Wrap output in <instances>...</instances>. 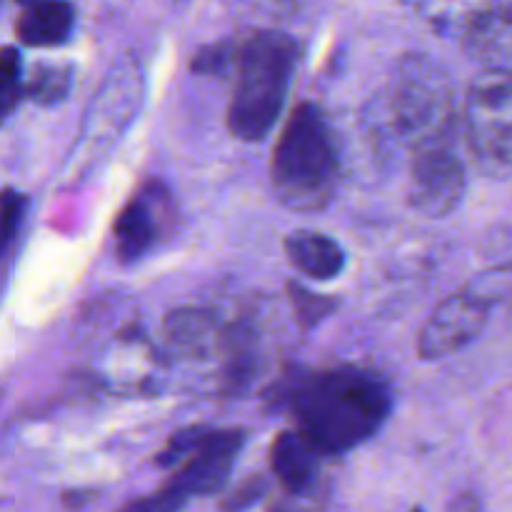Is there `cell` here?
<instances>
[{
    "label": "cell",
    "mask_w": 512,
    "mask_h": 512,
    "mask_svg": "<svg viewBox=\"0 0 512 512\" xmlns=\"http://www.w3.org/2000/svg\"><path fill=\"white\" fill-rule=\"evenodd\" d=\"M490 305L470 293L468 288L448 295L435 305L418 335V355L428 363L443 360L458 350L468 348L485 330L490 318Z\"/></svg>",
    "instance_id": "8"
},
{
    "label": "cell",
    "mask_w": 512,
    "mask_h": 512,
    "mask_svg": "<svg viewBox=\"0 0 512 512\" xmlns=\"http://www.w3.org/2000/svg\"><path fill=\"white\" fill-rule=\"evenodd\" d=\"M265 490H268V485H265L263 475H253V478H248L245 483H240L238 488L220 503L218 512H245L263 498Z\"/></svg>",
    "instance_id": "22"
},
{
    "label": "cell",
    "mask_w": 512,
    "mask_h": 512,
    "mask_svg": "<svg viewBox=\"0 0 512 512\" xmlns=\"http://www.w3.org/2000/svg\"><path fill=\"white\" fill-rule=\"evenodd\" d=\"M478 508H480L478 498H475L473 493H463V495H458V498H455V503H453V508H450V512H478Z\"/></svg>",
    "instance_id": "25"
},
{
    "label": "cell",
    "mask_w": 512,
    "mask_h": 512,
    "mask_svg": "<svg viewBox=\"0 0 512 512\" xmlns=\"http://www.w3.org/2000/svg\"><path fill=\"white\" fill-rule=\"evenodd\" d=\"M465 288L473 295H478L480 300H485L490 308L503 303V300H508L512 295V263H503L495 265V268L483 270V273L475 275Z\"/></svg>",
    "instance_id": "19"
},
{
    "label": "cell",
    "mask_w": 512,
    "mask_h": 512,
    "mask_svg": "<svg viewBox=\"0 0 512 512\" xmlns=\"http://www.w3.org/2000/svg\"><path fill=\"white\" fill-rule=\"evenodd\" d=\"M235 48H238V43H230V40L205 45L190 60V70L200 75H223L235 63Z\"/></svg>",
    "instance_id": "21"
},
{
    "label": "cell",
    "mask_w": 512,
    "mask_h": 512,
    "mask_svg": "<svg viewBox=\"0 0 512 512\" xmlns=\"http://www.w3.org/2000/svg\"><path fill=\"white\" fill-rule=\"evenodd\" d=\"M245 428H185L168 440L158 455L160 468L173 470L190 495H215L228 485L238 453L243 450Z\"/></svg>",
    "instance_id": "6"
},
{
    "label": "cell",
    "mask_w": 512,
    "mask_h": 512,
    "mask_svg": "<svg viewBox=\"0 0 512 512\" xmlns=\"http://www.w3.org/2000/svg\"><path fill=\"white\" fill-rule=\"evenodd\" d=\"M388 110L398 138L410 153L425 145L455 143L460 113L448 70L430 55L408 53L395 65Z\"/></svg>",
    "instance_id": "4"
},
{
    "label": "cell",
    "mask_w": 512,
    "mask_h": 512,
    "mask_svg": "<svg viewBox=\"0 0 512 512\" xmlns=\"http://www.w3.org/2000/svg\"><path fill=\"white\" fill-rule=\"evenodd\" d=\"M285 255L298 273L310 280H333L345 268V250L338 240L318 230H295L285 238Z\"/></svg>",
    "instance_id": "13"
},
{
    "label": "cell",
    "mask_w": 512,
    "mask_h": 512,
    "mask_svg": "<svg viewBox=\"0 0 512 512\" xmlns=\"http://www.w3.org/2000/svg\"><path fill=\"white\" fill-rule=\"evenodd\" d=\"M463 48L473 58H512V3L470 8L463 20Z\"/></svg>",
    "instance_id": "12"
},
{
    "label": "cell",
    "mask_w": 512,
    "mask_h": 512,
    "mask_svg": "<svg viewBox=\"0 0 512 512\" xmlns=\"http://www.w3.org/2000/svg\"><path fill=\"white\" fill-rule=\"evenodd\" d=\"M20 98H23V90H13V93H0V125L8 120V115L18 108Z\"/></svg>",
    "instance_id": "24"
},
{
    "label": "cell",
    "mask_w": 512,
    "mask_h": 512,
    "mask_svg": "<svg viewBox=\"0 0 512 512\" xmlns=\"http://www.w3.org/2000/svg\"><path fill=\"white\" fill-rule=\"evenodd\" d=\"M460 133L483 173L512 175V68L488 65L470 80Z\"/></svg>",
    "instance_id": "5"
},
{
    "label": "cell",
    "mask_w": 512,
    "mask_h": 512,
    "mask_svg": "<svg viewBox=\"0 0 512 512\" xmlns=\"http://www.w3.org/2000/svg\"><path fill=\"white\" fill-rule=\"evenodd\" d=\"M410 512H425V510H423V508H413Z\"/></svg>",
    "instance_id": "26"
},
{
    "label": "cell",
    "mask_w": 512,
    "mask_h": 512,
    "mask_svg": "<svg viewBox=\"0 0 512 512\" xmlns=\"http://www.w3.org/2000/svg\"><path fill=\"white\" fill-rule=\"evenodd\" d=\"M165 340L178 353L190 358H208L218 348H223L225 328L218 323V315L200 305H183L165 315L163 320Z\"/></svg>",
    "instance_id": "11"
},
{
    "label": "cell",
    "mask_w": 512,
    "mask_h": 512,
    "mask_svg": "<svg viewBox=\"0 0 512 512\" xmlns=\"http://www.w3.org/2000/svg\"><path fill=\"white\" fill-rule=\"evenodd\" d=\"M70 75L68 65H40L25 80L23 95L38 105L60 103L70 90Z\"/></svg>",
    "instance_id": "16"
},
{
    "label": "cell",
    "mask_w": 512,
    "mask_h": 512,
    "mask_svg": "<svg viewBox=\"0 0 512 512\" xmlns=\"http://www.w3.org/2000/svg\"><path fill=\"white\" fill-rule=\"evenodd\" d=\"M25 208H28V198L23 193L13 188L0 190V255L8 250V245L18 235Z\"/></svg>",
    "instance_id": "20"
},
{
    "label": "cell",
    "mask_w": 512,
    "mask_h": 512,
    "mask_svg": "<svg viewBox=\"0 0 512 512\" xmlns=\"http://www.w3.org/2000/svg\"><path fill=\"white\" fill-rule=\"evenodd\" d=\"M323 458L325 455L295 428L275 435L268 453L270 470L290 498H303L318 488Z\"/></svg>",
    "instance_id": "10"
},
{
    "label": "cell",
    "mask_w": 512,
    "mask_h": 512,
    "mask_svg": "<svg viewBox=\"0 0 512 512\" xmlns=\"http://www.w3.org/2000/svg\"><path fill=\"white\" fill-rule=\"evenodd\" d=\"M273 400L325 458L368 443L393 410L388 383L358 365L293 370L275 385Z\"/></svg>",
    "instance_id": "1"
},
{
    "label": "cell",
    "mask_w": 512,
    "mask_h": 512,
    "mask_svg": "<svg viewBox=\"0 0 512 512\" xmlns=\"http://www.w3.org/2000/svg\"><path fill=\"white\" fill-rule=\"evenodd\" d=\"M285 290H288L290 305H293L295 315H298L303 328H313V325H318L320 320H325L335 308H338V300L335 298L313 293V290L295 283V280H290V283L285 285Z\"/></svg>",
    "instance_id": "17"
},
{
    "label": "cell",
    "mask_w": 512,
    "mask_h": 512,
    "mask_svg": "<svg viewBox=\"0 0 512 512\" xmlns=\"http://www.w3.org/2000/svg\"><path fill=\"white\" fill-rule=\"evenodd\" d=\"M170 220V198L160 183L145 185L115 215V253L120 260H140L163 238Z\"/></svg>",
    "instance_id": "9"
},
{
    "label": "cell",
    "mask_w": 512,
    "mask_h": 512,
    "mask_svg": "<svg viewBox=\"0 0 512 512\" xmlns=\"http://www.w3.org/2000/svg\"><path fill=\"white\" fill-rule=\"evenodd\" d=\"M190 498H193V495L185 490V485L170 475L168 483H165L163 488L145 495V498L133 500V503L125 505L120 512H180L188 505Z\"/></svg>",
    "instance_id": "18"
},
{
    "label": "cell",
    "mask_w": 512,
    "mask_h": 512,
    "mask_svg": "<svg viewBox=\"0 0 512 512\" xmlns=\"http://www.w3.org/2000/svg\"><path fill=\"white\" fill-rule=\"evenodd\" d=\"M75 8L70 3H30L15 20V35L28 48H55L70 38Z\"/></svg>",
    "instance_id": "14"
},
{
    "label": "cell",
    "mask_w": 512,
    "mask_h": 512,
    "mask_svg": "<svg viewBox=\"0 0 512 512\" xmlns=\"http://www.w3.org/2000/svg\"><path fill=\"white\" fill-rule=\"evenodd\" d=\"M273 190L285 208L318 213L340 183V155L328 118L315 103H298L280 128L270 160Z\"/></svg>",
    "instance_id": "3"
},
{
    "label": "cell",
    "mask_w": 512,
    "mask_h": 512,
    "mask_svg": "<svg viewBox=\"0 0 512 512\" xmlns=\"http://www.w3.org/2000/svg\"><path fill=\"white\" fill-rule=\"evenodd\" d=\"M468 185L465 163L455 143L425 145L410 160V205L425 218H445L460 205Z\"/></svg>",
    "instance_id": "7"
},
{
    "label": "cell",
    "mask_w": 512,
    "mask_h": 512,
    "mask_svg": "<svg viewBox=\"0 0 512 512\" xmlns=\"http://www.w3.org/2000/svg\"><path fill=\"white\" fill-rule=\"evenodd\" d=\"M300 45L283 30H255L235 48V78L225 123L243 143H260L283 113Z\"/></svg>",
    "instance_id": "2"
},
{
    "label": "cell",
    "mask_w": 512,
    "mask_h": 512,
    "mask_svg": "<svg viewBox=\"0 0 512 512\" xmlns=\"http://www.w3.org/2000/svg\"><path fill=\"white\" fill-rule=\"evenodd\" d=\"M223 385L230 395L245 393L253 383L258 353H255V333L245 323L228 325L223 335Z\"/></svg>",
    "instance_id": "15"
},
{
    "label": "cell",
    "mask_w": 512,
    "mask_h": 512,
    "mask_svg": "<svg viewBox=\"0 0 512 512\" xmlns=\"http://www.w3.org/2000/svg\"><path fill=\"white\" fill-rule=\"evenodd\" d=\"M23 90L20 85V53L13 45L0 48V93Z\"/></svg>",
    "instance_id": "23"
}]
</instances>
